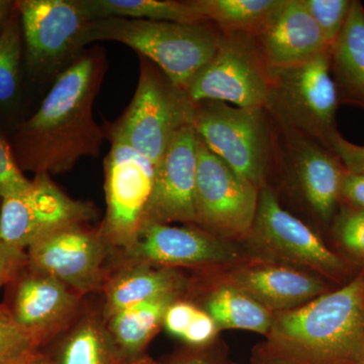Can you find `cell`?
<instances>
[{"label": "cell", "instance_id": "cell-8", "mask_svg": "<svg viewBox=\"0 0 364 364\" xmlns=\"http://www.w3.org/2000/svg\"><path fill=\"white\" fill-rule=\"evenodd\" d=\"M270 75L255 37L222 33L215 56L186 92L193 104L215 100L239 107H264Z\"/></svg>", "mask_w": 364, "mask_h": 364}, {"label": "cell", "instance_id": "cell-4", "mask_svg": "<svg viewBox=\"0 0 364 364\" xmlns=\"http://www.w3.org/2000/svg\"><path fill=\"white\" fill-rule=\"evenodd\" d=\"M138 85L126 111L105 123V138H117L157 166L177 134L193 126L195 104L150 60L140 56Z\"/></svg>", "mask_w": 364, "mask_h": 364}, {"label": "cell", "instance_id": "cell-30", "mask_svg": "<svg viewBox=\"0 0 364 364\" xmlns=\"http://www.w3.org/2000/svg\"><path fill=\"white\" fill-rule=\"evenodd\" d=\"M334 219V234L341 247L364 261V210L340 203Z\"/></svg>", "mask_w": 364, "mask_h": 364}, {"label": "cell", "instance_id": "cell-20", "mask_svg": "<svg viewBox=\"0 0 364 364\" xmlns=\"http://www.w3.org/2000/svg\"><path fill=\"white\" fill-rule=\"evenodd\" d=\"M330 70L339 105L364 109V6L353 0L338 38L330 47Z\"/></svg>", "mask_w": 364, "mask_h": 364}, {"label": "cell", "instance_id": "cell-41", "mask_svg": "<svg viewBox=\"0 0 364 364\" xmlns=\"http://www.w3.org/2000/svg\"><path fill=\"white\" fill-rule=\"evenodd\" d=\"M361 364H364V341L363 346V354H361Z\"/></svg>", "mask_w": 364, "mask_h": 364}, {"label": "cell", "instance_id": "cell-19", "mask_svg": "<svg viewBox=\"0 0 364 364\" xmlns=\"http://www.w3.org/2000/svg\"><path fill=\"white\" fill-rule=\"evenodd\" d=\"M229 284L272 313L294 310L328 293L325 282L296 268L254 264L232 273Z\"/></svg>", "mask_w": 364, "mask_h": 364}, {"label": "cell", "instance_id": "cell-3", "mask_svg": "<svg viewBox=\"0 0 364 364\" xmlns=\"http://www.w3.org/2000/svg\"><path fill=\"white\" fill-rule=\"evenodd\" d=\"M221 36L220 31L208 23L184 25L107 18L90 21L85 44L111 41L128 46L159 67L172 82L186 90L215 56Z\"/></svg>", "mask_w": 364, "mask_h": 364}, {"label": "cell", "instance_id": "cell-16", "mask_svg": "<svg viewBox=\"0 0 364 364\" xmlns=\"http://www.w3.org/2000/svg\"><path fill=\"white\" fill-rule=\"evenodd\" d=\"M127 252L142 264L166 268L214 264L237 257L233 247L215 235L160 223H146Z\"/></svg>", "mask_w": 364, "mask_h": 364}, {"label": "cell", "instance_id": "cell-1", "mask_svg": "<svg viewBox=\"0 0 364 364\" xmlns=\"http://www.w3.org/2000/svg\"><path fill=\"white\" fill-rule=\"evenodd\" d=\"M107 65L105 50L95 46L59 74L38 111L14 134L11 145L23 171L56 176L82 158L100 156L107 138L92 109Z\"/></svg>", "mask_w": 364, "mask_h": 364}, {"label": "cell", "instance_id": "cell-31", "mask_svg": "<svg viewBox=\"0 0 364 364\" xmlns=\"http://www.w3.org/2000/svg\"><path fill=\"white\" fill-rule=\"evenodd\" d=\"M14 156L13 147L0 135V198L20 195L31 186Z\"/></svg>", "mask_w": 364, "mask_h": 364}, {"label": "cell", "instance_id": "cell-10", "mask_svg": "<svg viewBox=\"0 0 364 364\" xmlns=\"http://www.w3.org/2000/svg\"><path fill=\"white\" fill-rule=\"evenodd\" d=\"M97 215L92 203L72 198L50 174H35L23 193L2 198L0 240L26 251L41 239L65 228L85 225Z\"/></svg>", "mask_w": 364, "mask_h": 364}, {"label": "cell", "instance_id": "cell-40", "mask_svg": "<svg viewBox=\"0 0 364 364\" xmlns=\"http://www.w3.org/2000/svg\"><path fill=\"white\" fill-rule=\"evenodd\" d=\"M182 364H208V363L202 358H191Z\"/></svg>", "mask_w": 364, "mask_h": 364}, {"label": "cell", "instance_id": "cell-42", "mask_svg": "<svg viewBox=\"0 0 364 364\" xmlns=\"http://www.w3.org/2000/svg\"><path fill=\"white\" fill-rule=\"evenodd\" d=\"M0 205H1V198H0Z\"/></svg>", "mask_w": 364, "mask_h": 364}, {"label": "cell", "instance_id": "cell-28", "mask_svg": "<svg viewBox=\"0 0 364 364\" xmlns=\"http://www.w3.org/2000/svg\"><path fill=\"white\" fill-rule=\"evenodd\" d=\"M40 345L14 322L6 306L0 305V364H14L38 351Z\"/></svg>", "mask_w": 364, "mask_h": 364}, {"label": "cell", "instance_id": "cell-32", "mask_svg": "<svg viewBox=\"0 0 364 364\" xmlns=\"http://www.w3.org/2000/svg\"><path fill=\"white\" fill-rule=\"evenodd\" d=\"M330 149L340 158L351 173H364V146L347 141L341 134L333 136Z\"/></svg>", "mask_w": 364, "mask_h": 364}, {"label": "cell", "instance_id": "cell-9", "mask_svg": "<svg viewBox=\"0 0 364 364\" xmlns=\"http://www.w3.org/2000/svg\"><path fill=\"white\" fill-rule=\"evenodd\" d=\"M105 158V191L107 212L100 228L111 245L128 249L146 221L156 166L117 138Z\"/></svg>", "mask_w": 364, "mask_h": 364}, {"label": "cell", "instance_id": "cell-34", "mask_svg": "<svg viewBox=\"0 0 364 364\" xmlns=\"http://www.w3.org/2000/svg\"><path fill=\"white\" fill-rule=\"evenodd\" d=\"M198 309L186 301H174L167 309L164 316V325L167 331L181 338L188 329Z\"/></svg>", "mask_w": 364, "mask_h": 364}, {"label": "cell", "instance_id": "cell-6", "mask_svg": "<svg viewBox=\"0 0 364 364\" xmlns=\"http://www.w3.org/2000/svg\"><path fill=\"white\" fill-rule=\"evenodd\" d=\"M268 117L264 107L203 100L195 104L193 126L208 149L260 191L274 156Z\"/></svg>", "mask_w": 364, "mask_h": 364}, {"label": "cell", "instance_id": "cell-17", "mask_svg": "<svg viewBox=\"0 0 364 364\" xmlns=\"http://www.w3.org/2000/svg\"><path fill=\"white\" fill-rule=\"evenodd\" d=\"M284 134V156L301 196L318 219L331 221L341 203L342 184L348 170L331 149L317 141Z\"/></svg>", "mask_w": 364, "mask_h": 364}, {"label": "cell", "instance_id": "cell-13", "mask_svg": "<svg viewBox=\"0 0 364 364\" xmlns=\"http://www.w3.org/2000/svg\"><path fill=\"white\" fill-rule=\"evenodd\" d=\"M111 244L98 231L85 225L55 232L26 249L28 267L51 275L76 294L102 286V262Z\"/></svg>", "mask_w": 364, "mask_h": 364}, {"label": "cell", "instance_id": "cell-7", "mask_svg": "<svg viewBox=\"0 0 364 364\" xmlns=\"http://www.w3.org/2000/svg\"><path fill=\"white\" fill-rule=\"evenodd\" d=\"M25 65L32 77H58L85 50L90 20L77 0H18Z\"/></svg>", "mask_w": 364, "mask_h": 364}, {"label": "cell", "instance_id": "cell-21", "mask_svg": "<svg viewBox=\"0 0 364 364\" xmlns=\"http://www.w3.org/2000/svg\"><path fill=\"white\" fill-rule=\"evenodd\" d=\"M182 279L171 268L139 265L117 275L107 289L105 318L124 309L181 291Z\"/></svg>", "mask_w": 364, "mask_h": 364}, {"label": "cell", "instance_id": "cell-38", "mask_svg": "<svg viewBox=\"0 0 364 364\" xmlns=\"http://www.w3.org/2000/svg\"><path fill=\"white\" fill-rule=\"evenodd\" d=\"M14 364H56L47 354L41 353L39 351L33 352L26 358L21 359Z\"/></svg>", "mask_w": 364, "mask_h": 364}, {"label": "cell", "instance_id": "cell-22", "mask_svg": "<svg viewBox=\"0 0 364 364\" xmlns=\"http://www.w3.org/2000/svg\"><path fill=\"white\" fill-rule=\"evenodd\" d=\"M90 21L124 18L171 21L184 25L208 23L191 1L173 0H77Z\"/></svg>", "mask_w": 364, "mask_h": 364}, {"label": "cell", "instance_id": "cell-11", "mask_svg": "<svg viewBox=\"0 0 364 364\" xmlns=\"http://www.w3.org/2000/svg\"><path fill=\"white\" fill-rule=\"evenodd\" d=\"M258 198L259 189L208 149L198 135L196 224L218 237L248 236Z\"/></svg>", "mask_w": 364, "mask_h": 364}, {"label": "cell", "instance_id": "cell-39", "mask_svg": "<svg viewBox=\"0 0 364 364\" xmlns=\"http://www.w3.org/2000/svg\"><path fill=\"white\" fill-rule=\"evenodd\" d=\"M124 364H160L157 363V361L153 360V359L143 358H136L134 359V360L129 361V363Z\"/></svg>", "mask_w": 364, "mask_h": 364}, {"label": "cell", "instance_id": "cell-26", "mask_svg": "<svg viewBox=\"0 0 364 364\" xmlns=\"http://www.w3.org/2000/svg\"><path fill=\"white\" fill-rule=\"evenodd\" d=\"M23 39L16 6L0 32V109H13L21 97Z\"/></svg>", "mask_w": 364, "mask_h": 364}, {"label": "cell", "instance_id": "cell-18", "mask_svg": "<svg viewBox=\"0 0 364 364\" xmlns=\"http://www.w3.org/2000/svg\"><path fill=\"white\" fill-rule=\"evenodd\" d=\"M256 41L270 72L306 63L330 50L301 0H286Z\"/></svg>", "mask_w": 364, "mask_h": 364}, {"label": "cell", "instance_id": "cell-24", "mask_svg": "<svg viewBox=\"0 0 364 364\" xmlns=\"http://www.w3.org/2000/svg\"><path fill=\"white\" fill-rule=\"evenodd\" d=\"M177 294H168L124 309L107 321L112 343L127 356H135L152 339Z\"/></svg>", "mask_w": 364, "mask_h": 364}, {"label": "cell", "instance_id": "cell-15", "mask_svg": "<svg viewBox=\"0 0 364 364\" xmlns=\"http://www.w3.org/2000/svg\"><path fill=\"white\" fill-rule=\"evenodd\" d=\"M196 169L198 134L193 126H188L177 134L157 164L145 224H196Z\"/></svg>", "mask_w": 364, "mask_h": 364}, {"label": "cell", "instance_id": "cell-2", "mask_svg": "<svg viewBox=\"0 0 364 364\" xmlns=\"http://www.w3.org/2000/svg\"><path fill=\"white\" fill-rule=\"evenodd\" d=\"M254 364H361L364 272L306 305L273 313Z\"/></svg>", "mask_w": 364, "mask_h": 364}, {"label": "cell", "instance_id": "cell-35", "mask_svg": "<svg viewBox=\"0 0 364 364\" xmlns=\"http://www.w3.org/2000/svg\"><path fill=\"white\" fill-rule=\"evenodd\" d=\"M217 330L213 318L207 312L198 309L181 339L191 345L207 344L214 338Z\"/></svg>", "mask_w": 364, "mask_h": 364}, {"label": "cell", "instance_id": "cell-33", "mask_svg": "<svg viewBox=\"0 0 364 364\" xmlns=\"http://www.w3.org/2000/svg\"><path fill=\"white\" fill-rule=\"evenodd\" d=\"M28 262L26 251L0 240V289L6 287Z\"/></svg>", "mask_w": 364, "mask_h": 364}, {"label": "cell", "instance_id": "cell-14", "mask_svg": "<svg viewBox=\"0 0 364 364\" xmlns=\"http://www.w3.org/2000/svg\"><path fill=\"white\" fill-rule=\"evenodd\" d=\"M6 287L4 305L14 322L39 345L58 332L77 306L78 294L51 275L28 267V262Z\"/></svg>", "mask_w": 364, "mask_h": 364}, {"label": "cell", "instance_id": "cell-25", "mask_svg": "<svg viewBox=\"0 0 364 364\" xmlns=\"http://www.w3.org/2000/svg\"><path fill=\"white\" fill-rule=\"evenodd\" d=\"M207 313L218 329L246 330L267 335L273 313L231 284L220 287L207 303Z\"/></svg>", "mask_w": 364, "mask_h": 364}, {"label": "cell", "instance_id": "cell-36", "mask_svg": "<svg viewBox=\"0 0 364 364\" xmlns=\"http://www.w3.org/2000/svg\"><path fill=\"white\" fill-rule=\"evenodd\" d=\"M341 203L364 210V173H347L342 184Z\"/></svg>", "mask_w": 364, "mask_h": 364}, {"label": "cell", "instance_id": "cell-27", "mask_svg": "<svg viewBox=\"0 0 364 364\" xmlns=\"http://www.w3.org/2000/svg\"><path fill=\"white\" fill-rule=\"evenodd\" d=\"M58 364H117L109 332L93 320H85L64 341Z\"/></svg>", "mask_w": 364, "mask_h": 364}, {"label": "cell", "instance_id": "cell-29", "mask_svg": "<svg viewBox=\"0 0 364 364\" xmlns=\"http://www.w3.org/2000/svg\"><path fill=\"white\" fill-rule=\"evenodd\" d=\"M331 47L343 30L353 0H301Z\"/></svg>", "mask_w": 364, "mask_h": 364}, {"label": "cell", "instance_id": "cell-5", "mask_svg": "<svg viewBox=\"0 0 364 364\" xmlns=\"http://www.w3.org/2000/svg\"><path fill=\"white\" fill-rule=\"evenodd\" d=\"M264 109L282 132L299 134L329 148L339 133V107L330 70V50L289 68L270 72Z\"/></svg>", "mask_w": 364, "mask_h": 364}, {"label": "cell", "instance_id": "cell-37", "mask_svg": "<svg viewBox=\"0 0 364 364\" xmlns=\"http://www.w3.org/2000/svg\"><path fill=\"white\" fill-rule=\"evenodd\" d=\"M16 7V1L11 0H0V32L6 26L7 21L11 18V14Z\"/></svg>", "mask_w": 364, "mask_h": 364}, {"label": "cell", "instance_id": "cell-12", "mask_svg": "<svg viewBox=\"0 0 364 364\" xmlns=\"http://www.w3.org/2000/svg\"><path fill=\"white\" fill-rule=\"evenodd\" d=\"M247 237L251 246L267 259L308 268L330 279L346 275L344 260L305 223L284 210L268 186L259 191L257 212Z\"/></svg>", "mask_w": 364, "mask_h": 364}, {"label": "cell", "instance_id": "cell-23", "mask_svg": "<svg viewBox=\"0 0 364 364\" xmlns=\"http://www.w3.org/2000/svg\"><path fill=\"white\" fill-rule=\"evenodd\" d=\"M286 0H193L208 23L224 33H245L257 38L272 23Z\"/></svg>", "mask_w": 364, "mask_h": 364}]
</instances>
